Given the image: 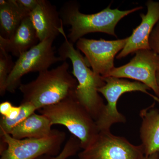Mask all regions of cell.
<instances>
[{"instance_id":"cell-1","label":"cell","mask_w":159,"mask_h":159,"mask_svg":"<svg viewBox=\"0 0 159 159\" xmlns=\"http://www.w3.org/2000/svg\"><path fill=\"white\" fill-rule=\"evenodd\" d=\"M60 32L64 38V41L58 49L59 56L64 61L70 59L72 63V74L78 82L75 94L79 102L97 121L104 109L105 104L99 95L98 89L105 85L104 77L94 73L89 68L85 57L78 49L74 47V43L68 39L63 29Z\"/></svg>"},{"instance_id":"cell-2","label":"cell","mask_w":159,"mask_h":159,"mask_svg":"<svg viewBox=\"0 0 159 159\" xmlns=\"http://www.w3.org/2000/svg\"><path fill=\"white\" fill-rule=\"evenodd\" d=\"M69 69L68 63L65 61L56 68L40 72L33 81L21 84L19 88L23 95L21 102L31 103L38 111L68 97L78 85Z\"/></svg>"},{"instance_id":"cell-3","label":"cell","mask_w":159,"mask_h":159,"mask_svg":"<svg viewBox=\"0 0 159 159\" xmlns=\"http://www.w3.org/2000/svg\"><path fill=\"white\" fill-rule=\"evenodd\" d=\"M109 6L99 12L85 14L79 11V5L76 2H67L59 13L63 25L71 26L67 38L73 43L85 34L94 32H102L117 37L115 28L123 17L143 9L142 6L125 11L111 9Z\"/></svg>"},{"instance_id":"cell-4","label":"cell","mask_w":159,"mask_h":159,"mask_svg":"<svg viewBox=\"0 0 159 159\" xmlns=\"http://www.w3.org/2000/svg\"><path fill=\"white\" fill-rule=\"evenodd\" d=\"M38 111L50 119L52 125L65 126L79 140L83 149L93 145L99 135L96 121L79 102L75 92L60 102Z\"/></svg>"},{"instance_id":"cell-5","label":"cell","mask_w":159,"mask_h":159,"mask_svg":"<svg viewBox=\"0 0 159 159\" xmlns=\"http://www.w3.org/2000/svg\"><path fill=\"white\" fill-rule=\"evenodd\" d=\"M105 85L98 89L107 101L104 109L99 119L96 121L99 132L110 131L111 126L118 123H125L126 119L124 115L117 110L118 100L122 94L127 92H142L159 102V98L148 93L150 89L139 81H130L124 78L113 77H104Z\"/></svg>"},{"instance_id":"cell-6","label":"cell","mask_w":159,"mask_h":159,"mask_svg":"<svg viewBox=\"0 0 159 159\" xmlns=\"http://www.w3.org/2000/svg\"><path fill=\"white\" fill-rule=\"evenodd\" d=\"M1 142L7 148L0 153V159H35L44 155L56 156L66 139L64 132L54 129L51 135L40 139H16L0 130Z\"/></svg>"},{"instance_id":"cell-7","label":"cell","mask_w":159,"mask_h":159,"mask_svg":"<svg viewBox=\"0 0 159 159\" xmlns=\"http://www.w3.org/2000/svg\"><path fill=\"white\" fill-rule=\"evenodd\" d=\"M54 40L48 39L39 42L20 55L8 77L6 91L14 93L21 84V79L25 74L31 72L40 73L48 70L51 65L58 61H63L59 56L55 55L52 46Z\"/></svg>"},{"instance_id":"cell-8","label":"cell","mask_w":159,"mask_h":159,"mask_svg":"<svg viewBox=\"0 0 159 159\" xmlns=\"http://www.w3.org/2000/svg\"><path fill=\"white\" fill-rule=\"evenodd\" d=\"M135 53L129 62L114 68L107 77L134 80L148 86L159 98V55L151 49Z\"/></svg>"},{"instance_id":"cell-9","label":"cell","mask_w":159,"mask_h":159,"mask_svg":"<svg viewBox=\"0 0 159 159\" xmlns=\"http://www.w3.org/2000/svg\"><path fill=\"white\" fill-rule=\"evenodd\" d=\"M142 145H135L110 131L99 132L97 140L78 154L79 159H142Z\"/></svg>"},{"instance_id":"cell-10","label":"cell","mask_w":159,"mask_h":159,"mask_svg":"<svg viewBox=\"0 0 159 159\" xmlns=\"http://www.w3.org/2000/svg\"><path fill=\"white\" fill-rule=\"evenodd\" d=\"M128 39L129 37L115 40L82 38L76 43V47L85 55L89 66L94 73L105 77L115 68L114 59L124 48Z\"/></svg>"},{"instance_id":"cell-11","label":"cell","mask_w":159,"mask_h":159,"mask_svg":"<svg viewBox=\"0 0 159 159\" xmlns=\"http://www.w3.org/2000/svg\"><path fill=\"white\" fill-rule=\"evenodd\" d=\"M146 5L147 13L140 14L142 22L134 29L124 48L117 55V59H122L139 50L150 49L149 36L159 21V2L149 0L146 2Z\"/></svg>"},{"instance_id":"cell-12","label":"cell","mask_w":159,"mask_h":159,"mask_svg":"<svg viewBox=\"0 0 159 159\" xmlns=\"http://www.w3.org/2000/svg\"><path fill=\"white\" fill-rule=\"evenodd\" d=\"M39 42L55 39L60 34L63 25L56 7L47 0H39L37 6L29 14Z\"/></svg>"},{"instance_id":"cell-13","label":"cell","mask_w":159,"mask_h":159,"mask_svg":"<svg viewBox=\"0 0 159 159\" xmlns=\"http://www.w3.org/2000/svg\"><path fill=\"white\" fill-rule=\"evenodd\" d=\"M39 43L29 16L24 19L10 38L4 39L0 36V49L18 57Z\"/></svg>"},{"instance_id":"cell-14","label":"cell","mask_w":159,"mask_h":159,"mask_svg":"<svg viewBox=\"0 0 159 159\" xmlns=\"http://www.w3.org/2000/svg\"><path fill=\"white\" fill-rule=\"evenodd\" d=\"M155 105L154 102L140 112L142 119L140 139L145 156L159 152V110Z\"/></svg>"},{"instance_id":"cell-15","label":"cell","mask_w":159,"mask_h":159,"mask_svg":"<svg viewBox=\"0 0 159 159\" xmlns=\"http://www.w3.org/2000/svg\"><path fill=\"white\" fill-rule=\"evenodd\" d=\"M52 125L48 117L34 113L16 126L10 134L19 140L43 139L53 133L54 129H51Z\"/></svg>"},{"instance_id":"cell-16","label":"cell","mask_w":159,"mask_h":159,"mask_svg":"<svg viewBox=\"0 0 159 159\" xmlns=\"http://www.w3.org/2000/svg\"><path fill=\"white\" fill-rule=\"evenodd\" d=\"M29 12L19 5L16 0L0 1V36L9 39L20 25Z\"/></svg>"},{"instance_id":"cell-17","label":"cell","mask_w":159,"mask_h":159,"mask_svg":"<svg viewBox=\"0 0 159 159\" xmlns=\"http://www.w3.org/2000/svg\"><path fill=\"white\" fill-rule=\"evenodd\" d=\"M15 63L11 56L3 49H0V95L4 96L6 92V82Z\"/></svg>"},{"instance_id":"cell-18","label":"cell","mask_w":159,"mask_h":159,"mask_svg":"<svg viewBox=\"0 0 159 159\" xmlns=\"http://www.w3.org/2000/svg\"><path fill=\"white\" fill-rule=\"evenodd\" d=\"M81 149L80 142L76 137L72 135L66 142L60 152L56 156L44 155L35 159H67L76 155Z\"/></svg>"},{"instance_id":"cell-19","label":"cell","mask_w":159,"mask_h":159,"mask_svg":"<svg viewBox=\"0 0 159 159\" xmlns=\"http://www.w3.org/2000/svg\"><path fill=\"white\" fill-rule=\"evenodd\" d=\"M148 42L151 50L159 55V21L152 31Z\"/></svg>"},{"instance_id":"cell-20","label":"cell","mask_w":159,"mask_h":159,"mask_svg":"<svg viewBox=\"0 0 159 159\" xmlns=\"http://www.w3.org/2000/svg\"><path fill=\"white\" fill-rule=\"evenodd\" d=\"M39 0H16L17 3L22 8L29 14L37 6Z\"/></svg>"},{"instance_id":"cell-21","label":"cell","mask_w":159,"mask_h":159,"mask_svg":"<svg viewBox=\"0 0 159 159\" xmlns=\"http://www.w3.org/2000/svg\"><path fill=\"white\" fill-rule=\"evenodd\" d=\"M13 105L9 101H5L0 104V114L2 116L6 117L9 115Z\"/></svg>"},{"instance_id":"cell-22","label":"cell","mask_w":159,"mask_h":159,"mask_svg":"<svg viewBox=\"0 0 159 159\" xmlns=\"http://www.w3.org/2000/svg\"><path fill=\"white\" fill-rule=\"evenodd\" d=\"M142 159H159V152L152 154L148 156H145Z\"/></svg>"}]
</instances>
